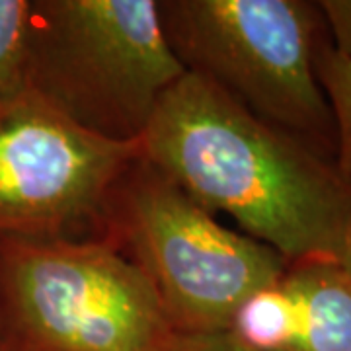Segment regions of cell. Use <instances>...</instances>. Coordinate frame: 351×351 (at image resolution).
I'll return each instance as SVG.
<instances>
[{
	"label": "cell",
	"mask_w": 351,
	"mask_h": 351,
	"mask_svg": "<svg viewBox=\"0 0 351 351\" xmlns=\"http://www.w3.org/2000/svg\"><path fill=\"white\" fill-rule=\"evenodd\" d=\"M184 75L154 0L29 2V92L96 137L141 143Z\"/></svg>",
	"instance_id": "2"
},
{
	"label": "cell",
	"mask_w": 351,
	"mask_h": 351,
	"mask_svg": "<svg viewBox=\"0 0 351 351\" xmlns=\"http://www.w3.org/2000/svg\"><path fill=\"white\" fill-rule=\"evenodd\" d=\"M166 351H256L234 338L228 330L203 332V334H182L174 332Z\"/></svg>",
	"instance_id": "11"
},
{
	"label": "cell",
	"mask_w": 351,
	"mask_h": 351,
	"mask_svg": "<svg viewBox=\"0 0 351 351\" xmlns=\"http://www.w3.org/2000/svg\"><path fill=\"white\" fill-rule=\"evenodd\" d=\"M172 336L151 279L112 242L0 239V348L166 351Z\"/></svg>",
	"instance_id": "4"
},
{
	"label": "cell",
	"mask_w": 351,
	"mask_h": 351,
	"mask_svg": "<svg viewBox=\"0 0 351 351\" xmlns=\"http://www.w3.org/2000/svg\"><path fill=\"white\" fill-rule=\"evenodd\" d=\"M314 69L336 121V166L351 188V63L332 49L326 32L318 43Z\"/></svg>",
	"instance_id": "9"
},
{
	"label": "cell",
	"mask_w": 351,
	"mask_h": 351,
	"mask_svg": "<svg viewBox=\"0 0 351 351\" xmlns=\"http://www.w3.org/2000/svg\"><path fill=\"white\" fill-rule=\"evenodd\" d=\"M141 143H113L29 94L0 113V239H84Z\"/></svg>",
	"instance_id": "6"
},
{
	"label": "cell",
	"mask_w": 351,
	"mask_h": 351,
	"mask_svg": "<svg viewBox=\"0 0 351 351\" xmlns=\"http://www.w3.org/2000/svg\"><path fill=\"white\" fill-rule=\"evenodd\" d=\"M101 232L151 279L182 334L228 330L240 304L287 267L274 248L221 225L143 156L115 184Z\"/></svg>",
	"instance_id": "5"
},
{
	"label": "cell",
	"mask_w": 351,
	"mask_h": 351,
	"mask_svg": "<svg viewBox=\"0 0 351 351\" xmlns=\"http://www.w3.org/2000/svg\"><path fill=\"white\" fill-rule=\"evenodd\" d=\"M29 94V0H0V113Z\"/></svg>",
	"instance_id": "8"
},
{
	"label": "cell",
	"mask_w": 351,
	"mask_h": 351,
	"mask_svg": "<svg viewBox=\"0 0 351 351\" xmlns=\"http://www.w3.org/2000/svg\"><path fill=\"white\" fill-rule=\"evenodd\" d=\"M343 269L351 276V223L348 226V232H346V239H343V246H341V252H339V260Z\"/></svg>",
	"instance_id": "12"
},
{
	"label": "cell",
	"mask_w": 351,
	"mask_h": 351,
	"mask_svg": "<svg viewBox=\"0 0 351 351\" xmlns=\"http://www.w3.org/2000/svg\"><path fill=\"white\" fill-rule=\"evenodd\" d=\"M316 6L322 14L332 49L351 63V0H320Z\"/></svg>",
	"instance_id": "10"
},
{
	"label": "cell",
	"mask_w": 351,
	"mask_h": 351,
	"mask_svg": "<svg viewBox=\"0 0 351 351\" xmlns=\"http://www.w3.org/2000/svg\"><path fill=\"white\" fill-rule=\"evenodd\" d=\"M0 351H6V350H4V348H0Z\"/></svg>",
	"instance_id": "13"
},
{
	"label": "cell",
	"mask_w": 351,
	"mask_h": 351,
	"mask_svg": "<svg viewBox=\"0 0 351 351\" xmlns=\"http://www.w3.org/2000/svg\"><path fill=\"white\" fill-rule=\"evenodd\" d=\"M228 332L256 351H351V276L338 260H301L254 293Z\"/></svg>",
	"instance_id": "7"
},
{
	"label": "cell",
	"mask_w": 351,
	"mask_h": 351,
	"mask_svg": "<svg viewBox=\"0 0 351 351\" xmlns=\"http://www.w3.org/2000/svg\"><path fill=\"white\" fill-rule=\"evenodd\" d=\"M158 14L186 73L336 160V121L314 69L326 32L316 2L162 0Z\"/></svg>",
	"instance_id": "3"
},
{
	"label": "cell",
	"mask_w": 351,
	"mask_h": 351,
	"mask_svg": "<svg viewBox=\"0 0 351 351\" xmlns=\"http://www.w3.org/2000/svg\"><path fill=\"white\" fill-rule=\"evenodd\" d=\"M141 156L205 211L230 217L287 262L339 260L351 188L336 160L199 76L186 73L164 92Z\"/></svg>",
	"instance_id": "1"
}]
</instances>
